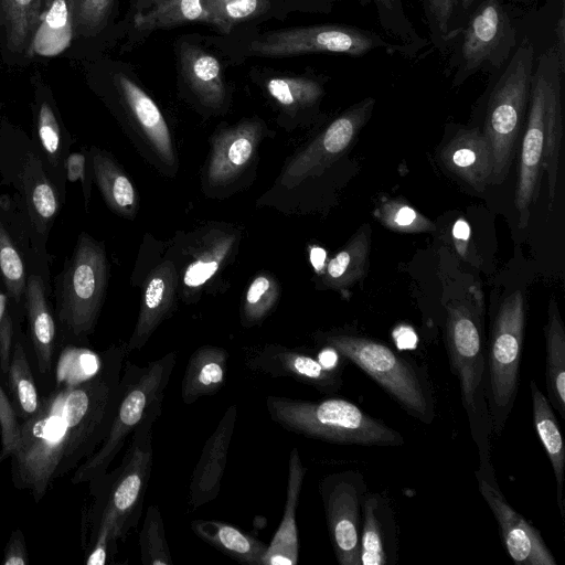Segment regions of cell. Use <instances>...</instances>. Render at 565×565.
Instances as JSON below:
<instances>
[{"label":"cell","instance_id":"cell-12","mask_svg":"<svg viewBox=\"0 0 565 565\" xmlns=\"http://www.w3.org/2000/svg\"><path fill=\"white\" fill-rule=\"evenodd\" d=\"M380 47L398 52L395 44L373 31L345 24H319L262 34L248 44L247 53L276 57L310 53L362 56Z\"/></svg>","mask_w":565,"mask_h":565},{"label":"cell","instance_id":"cell-30","mask_svg":"<svg viewBox=\"0 0 565 565\" xmlns=\"http://www.w3.org/2000/svg\"><path fill=\"white\" fill-rule=\"evenodd\" d=\"M199 21L214 24L205 0H139L134 17L136 28L147 31Z\"/></svg>","mask_w":565,"mask_h":565},{"label":"cell","instance_id":"cell-31","mask_svg":"<svg viewBox=\"0 0 565 565\" xmlns=\"http://www.w3.org/2000/svg\"><path fill=\"white\" fill-rule=\"evenodd\" d=\"M92 168L99 191L110 210L132 218L137 212V192L115 160L105 151L93 149Z\"/></svg>","mask_w":565,"mask_h":565},{"label":"cell","instance_id":"cell-55","mask_svg":"<svg viewBox=\"0 0 565 565\" xmlns=\"http://www.w3.org/2000/svg\"><path fill=\"white\" fill-rule=\"evenodd\" d=\"M310 260L317 271H321L326 263V250L320 247H313L310 252Z\"/></svg>","mask_w":565,"mask_h":565},{"label":"cell","instance_id":"cell-2","mask_svg":"<svg viewBox=\"0 0 565 565\" xmlns=\"http://www.w3.org/2000/svg\"><path fill=\"white\" fill-rule=\"evenodd\" d=\"M161 414L162 403L153 405L132 430L119 466L88 481L81 525L87 565L107 564L139 523L153 466L152 428Z\"/></svg>","mask_w":565,"mask_h":565},{"label":"cell","instance_id":"cell-32","mask_svg":"<svg viewBox=\"0 0 565 565\" xmlns=\"http://www.w3.org/2000/svg\"><path fill=\"white\" fill-rule=\"evenodd\" d=\"M74 0H44L41 22L33 36L29 53L55 56L64 52L74 35Z\"/></svg>","mask_w":565,"mask_h":565},{"label":"cell","instance_id":"cell-58","mask_svg":"<svg viewBox=\"0 0 565 565\" xmlns=\"http://www.w3.org/2000/svg\"><path fill=\"white\" fill-rule=\"evenodd\" d=\"M501 1H503V0H501ZM514 1H520V2H530V1H532V0H514Z\"/></svg>","mask_w":565,"mask_h":565},{"label":"cell","instance_id":"cell-5","mask_svg":"<svg viewBox=\"0 0 565 565\" xmlns=\"http://www.w3.org/2000/svg\"><path fill=\"white\" fill-rule=\"evenodd\" d=\"M266 409L270 419L284 429L331 444H404V438L397 430L343 398L307 401L269 395L266 397Z\"/></svg>","mask_w":565,"mask_h":565},{"label":"cell","instance_id":"cell-3","mask_svg":"<svg viewBox=\"0 0 565 565\" xmlns=\"http://www.w3.org/2000/svg\"><path fill=\"white\" fill-rule=\"evenodd\" d=\"M564 70L565 63L561 61L555 45L540 55L533 70L514 199L520 227L527 224L530 207L540 193L543 171L547 173L550 200L555 196L563 137Z\"/></svg>","mask_w":565,"mask_h":565},{"label":"cell","instance_id":"cell-27","mask_svg":"<svg viewBox=\"0 0 565 565\" xmlns=\"http://www.w3.org/2000/svg\"><path fill=\"white\" fill-rule=\"evenodd\" d=\"M192 532L228 557L248 565H262L267 545L238 527L217 520H193Z\"/></svg>","mask_w":565,"mask_h":565},{"label":"cell","instance_id":"cell-35","mask_svg":"<svg viewBox=\"0 0 565 565\" xmlns=\"http://www.w3.org/2000/svg\"><path fill=\"white\" fill-rule=\"evenodd\" d=\"M9 396L14 411L23 422L30 418L40 406L41 396L22 339L13 342V349L7 371Z\"/></svg>","mask_w":565,"mask_h":565},{"label":"cell","instance_id":"cell-50","mask_svg":"<svg viewBox=\"0 0 565 565\" xmlns=\"http://www.w3.org/2000/svg\"><path fill=\"white\" fill-rule=\"evenodd\" d=\"M13 331L10 316L4 315L0 322V367L2 373H7L12 349Z\"/></svg>","mask_w":565,"mask_h":565},{"label":"cell","instance_id":"cell-56","mask_svg":"<svg viewBox=\"0 0 565 565\" xmlns=\"http://www.w3.org/2000/svg\"><path fill=\"white\" fill-rule=\"evenodd\" d=\"M475 2L476 0H456L457 14H459V10L465 13L468 12Z\"/></svg>","mask_w":565,"mask_h":565},{"label":"cell","instance_id":"cell-51","mask_svg":"<svg viewBox=\"0 0 565 565\" xmlns=\"http://www.w3.org/2000/svg\"><path fill=\"white\" fill-rule=\"evenodd\" d=\"M85 166H86V159H85L84 154L78 153V152L71 153L66 158V161H65L67 180L71 182L81 180L83 182L85 200L87 202L89 199V195L87 193V189H86V184H85V182H86Z\"/></svg>","mask_w":565,"mask_h":565},{"label":"cell","instance_id":"cell-47","mask_svg":"<svg viewBox=\"0 0 565 565\" xmlns=\"http://www.w3.org/2000/svg\"><path fill=\"white\" fill-rule=\"evenodd\" d=\"M36 132L43 151L51 164L60 161L61 127L47 102H42L36 111Z\"/></svg>","mask_w":565,"mask_h":565},{"label":"cell","instance_id":"cell-54","mask_svg":"<svg viewBox=\"0 0 565 565\" xmlns=\"http://www.w3.org/2000/svg\"><path fill=\"white\" fill-rule=\"evenodd\" d=\"M555 33H556L555 47L559 54L561 61L563 63H565V19H564L563 10H562L558 21L556 22Z\"/></svg>","mask_w":565,"mask_h":565},{"label":"cell","instance_id":"cell-40","mask_svg":"<svg viewBox=\"0 0 565 565\" xmlns=\"http://www.w3.org/2000/svg\"><path fill=\"white\" fill-rule=\"evenodd\" d=\"M138 543L143 565H173L163 519L157 504L147 508Z\"/></svg>","mask_w":565,"mask_h":565},{"label":"cell","instance_id":"cell-20","mask_svg":"<svg viewBox=\"0 0 565 565\" xmlns=\"http://www.w3.org/2000/svg\"><path fill=\"white\" fill-rule=\"evenodd\" d=\"M178 271L171 260L159 264L146 280L141 306L127 352L142 349L170 315L178 287Z\"/></svg>","mask_w":565,"mask_h":565},{"label":"cell","instance_id":"cell-49","mask_svg":"<svg viewBox=\"0 0 565 565\" xmlns=\"http://www.w3.org/2000/svg\"><path fill=\"white\" fill-rule=\"evenodd\" d=\"M30 563L26 541L21 529H14L3 550V565H28Z\"/></svg>","mask_w":565,"mask_h":565},{"label":"cell","instance_id":"cell-11","mask_svg":"<svg viewBox=\"0 0 565 565\" xmlns=\"http://www.w3.org/2000/svg\"><path fill=\"white\" fill-rule=\"evenodd\" d=\"M458 38L460 44L451 63L452 87L462 85L480 71L498 72L518 45L515 29L501 0L481 1Z\"/></svg>","mask_w":565,"mask_h":565},{"label":"cell","instance_id":"cell-23","mask_svg":"<svg viewBox=\"0 0 565 565\" xmlns=\"http://www.w3.org/2000/svg\"><path fill=\"white\" fill-rule=\"evenodd\" d=\"M299 451L294 447L288 459L287 490L280 523L267 545L262 565H296L299 556L297 508L306 478Z\"/></svg>","mask_w":565,"mask_h":565},{"label":"cell","instance_id":"cell-38","mask_svg":"<svg viewBox=\"0 0 565 565\" xmlns=\"http://www.w3.org/2000/svg\"><path fill=\"white\" fill-rule=\"evenodd\" d=\"M234 246V236L217 234L204 244L193 262L186 267L183 284L188 288L203 286L220 269L224 259Z\"/></svg>","mask_w":565,"mask_h":565},{"label":"cell","instance_id":"cell-4","mask_svg":"<svg viewBox=\"0 0 565 565\" xmlns=\"http://www.w3.org/2000/svg\"><path fill=\"white\" fill-rule=\"evenodd\" d=\"M482 306L455 300L446 306L445 342L452 373L459 382L461 403L479 465L491 462L492 424L487 401L486 343Z\"/></svg>","mask_w":565,"mask_h":565},{"label":"cell","instance_id":"cell-16","mask_svg":"<svg viewBox=\"0 0 565 565\" xmlns=\"http://www.w3.org/2000/svg\"><path fill=\"white\" fill-rule=\"evenodd\" d=\"M246 364L259 373L290 377L327 395L338 393L343 385L340 370L328 367L305 349L267 344L247 358Z\"/></svg>","mask_w":565,"mask_h":565},{"label":"cell","instance_id":"cell-52","mask_svg":"<svg viewBox=\"0 0 565 565\" xmlns=\"http://www.w3.org/2000/svg\"><path fill=\"white\" fill-rule=\"evenodd\" d=\"M394 340L398 347L413 348L416 343V334L408 327H398L394 331Z\"/></svg>","mask_w":565,"mask_h":565},{"label":"cell","instance_id":"cell-33","mask_svg":"<svg viewBox=\"0 0 565 565\" xmlns=\"http://www.w3.org/2000/svg\"><path fill=\"white\" fill-rule=\"evenodd\" d=\"M370 228L361 226L347 245L331 258L322 284L326 288L344 291L361 280L369 267Z\"/></svg>","mask_w":565,"mask_h":565},{"label":"cell","instance_id":"cell-14","mask_svg":"<svg viewBox=\"0 0 565 565\" xmlns=\"http://www.w3.org/2000/svg\"><path fill=\"white\" fill-rule=\"evenodd\" d=\"M478 489L494 515L510 557L521 565H556V559L535 529L509 503L500 489L492 462L476 470Z\"/></svg>","mask_w":565,"mask_h":565},{"label":"cell","instance_id":"cell-43","mask_svg":"<svg viewBox=\"0 0 565 565\" xmlns=\"http://www.w3.org/2000/svg\"><path fill=\"white\" fill-rule=\"evenodd\" d=\"M0 275L9 296L19 303L26 286L24 265L18 249L1 223Z\"/></svg>","mask_w":565,"mask_h":565},{"label":"cell","instance_id":"cell-45","mask_svg":"<svg viewBox=\"0 0 565 565\" xmlns=\"http://www.w3.org/2000/svg\"><path fill=\"white\" fill-rule=\"evenodd\" d=\"M114 0H74V34L92 36L105 25L111 11Z\"/></svg>","mask_w":565,"mask_h":565},{"label":"cell","instance_id":"cell-1","mask_svg":"<svg viewBox=\"0 0 565 565\" xmlns=\"http://www.w3.org/2000/svg\"><path fill=\"white\" fill-rule=\"evenodd\" d=\"M126 345L103 352L99 370L82 382L55 381L35 414L21 422L11 479L40 502L52 484L74 471L105 439L118 401Z\"/></svg>","mask_w":565,"mask_h":565},{"label":"cell","instance_id":"cell-34","mask_svg":"<svg viewBox=\"0 0 565 565\" xmlns=\"http://www.w3.org/2000/svg\"><path fill=\"white\" fill-rule=\"evenodd\" d=\"M42 13V0H0V22L11 52L29 53Z\"/></svg>","mask_w":565,"mask_h":565},{"label":"cell","instance_id":"cell-8","mask_svg":"<svg viewBox=\"0 0 565 565\" xmlns=\"http://www.w3.org/2000/svg\"><path fill=\"white\" fill-rule=\"evenodd\" d=\"M534 53L532 42L524 38L499 70L489 94L482 132L492 154L490 184L501 183L509 172L530 100Z\"/></svg>","mask_w":565,"mask_h":565},{"label":"cell","instance_id":"cell-15","mask_svg":"<svg viewBox=\"0 0 565 565\" xmlns=\"http://www.w3.org/2000/svg\"><path fill=\"white\" fill-rule=\"evenodd\" d=\"M374 105L375 99L366 97L338 116L290 160L281 174V182L289 188L295 186L331 166L354 141L370 119Z\"/></svg>","mask_w":565,"mask_h":565},{"label":"cell","instance_id":"cell-39","mask_svg":"<svg viewBox=\"0 0 565 565\" xmlns=\"http://www.w3.org/2000/svg\"><path fill=\"white\" fill-rule=\"evenodd\" d=\"M433 45L441 53L456 41L461 28L456 0H420Z\"/></svg>","mask_w":565,"mask_h":565},{"label":"cell","instance_id":"cell-10","mask_svg":"<svg viewBox=\"0 0 565 565\" xmlns=\"http://www.w3.org/2000/svg\"><path fill=\"white\" fill-rule=\"evenodd\" d=\"M107 274L104 246L82 233L56 292L57 320L70 340L86 342L94 332L105 299Z\"/></svg>","mask_w":565,"mask_h":565},{"label":"cell","instance_id":"cell-41","mask_svg":"<svg viewBox=\"0 0 565 565\" xmlns=\"http://www.w3.org/2000/svg\"><path fill=\"white\" fill-rule=\"evenodd\" d=\"M279 299V285L269 275L262 274L250 282L241 309V322L245 328L259 324L275 308Z\"/></svg>","mask_w":565,"mask_h":565},{"label":"cell","instance_id":"cell-37","mask_svg":"<svg viewBox=\"0 0 565 565\" xmlns=\"http://www.w3.org/2000/svg\"><path fill=\"white\" fill-rule=\"evenodd\" d=\"M266 90L282 108L290 111L316 105L324 93L318 81L301 76L269 78Z\"/></svg>","mask_w":565,"mask_h":565},{"label":"cell","instance_id":"cell-9","mask_svg":"<svg viewBox=\"0 0 565 565\" xmlns=\"http://www.w3.org/2000/svg\"><path fill=\"white\" fill-rule=\"evenodd\" d=\"M525 329L524 297L521 290L500 303L490 329L487 362V401L492 435L500 436L514 407Z\"/></svg>","mask_w":565,"mask_h":565},{"label":"cell","instance_id":"cell-22","mask_svg":"<svg viewBox=\"0 0 565 565\" xmlns=\"http://www.w3.org/2000/svg\"><path fill=\"white\" fill-rule=\"evenodd\" d=\"M443 164L475 191L490 184L492 154L489 142L479 128L460 129L443 148Z\"/></svg>","mask_w":565,"mask_h":565},{"label":"cell","instance_id":"cell-21","mask_svg":"<svg viewBox=\"0 0 565 565\" xmlns=\"http://www.w3.org/2000/svg\"><path fill=\"white\" fill-rule=\"evenodd\" d=\"M360 540L361 565H393L397 559V526L388 500L365 493Z\"/></svg>","mask_w":565,"mask_h":565},{"label":"cell","instance_id":"cell-17","mask_svg":"<svg viewBox=\"0 0 565 565\" xmlns=\"http://www.w3.org/2000/svg\"><path fill=\"white\" fill-rule=\"evenodd\" d=\"M264 136L260 121L245 120L220 130L212 139V149L205 169V181L211 186L233 183L250 166Z\"/></svg>","mask_w":565,"mask_h":565},{"label":"cell","instance_id":"cell-28","mask_svg":"<svg viewBox=\"0 0 565 565\" xmlns=\"http://www.w3.org/2000/svg\"><path fill=\"white\" fill-rule=\"evenodd\" d=\"M545 337V383L547 399L565 417V329L556 300L552 297L547 308Z\"/></svg>","mask_w":565,"mask_h":565},{"label":"cell","instance_id":"cell-26","mask_svg":"<svg viewBox=\"0 0 565 565\" xmlns=\"http://www.w3.org/2000/svg\"><path fill=\"white\" fill-rule=\"evenodd\" d=\"M530 391L534 427L554 471L556 503L564 521L565 450L563 438L553 407L534 380L530 381Z\"/></svg>","mask_w":565,"mask_h":565},{"label":"cell","instance_id":"cell-53","mask_svg":"<svg viewBox=\"0 0 565 565\" xmlns=\"http://www.w3.org/2000/svg\"><path fill=\"white\" fill-rule=\"evenodd\" d=\"M452 233L455 241L459 242L456 244L457 248L463 250L470 234L469 224L465 220L459 218L454 225Z\"/></svg>","mask_w":565,"mask_h":565},{"label":"cell","instance_id":"cell-25","mask_svg":"<svg viewBox=\"0 0 565 565\" xmlns=\"http://www.w3.org/2000/svg\"><path fill=\"white\" fill-rule=\"evenodd\" d=\"M228 352L204 344L189 358L181 383V398L191 405L203 396L217 393L226 382Z\"/></svg>","mask_w":565,"mask_h":565},{"label":"cell","instance_id":"cell-7","mask_svg":"<svg viewBox=\"0 0 565 565\" xmlns=\"http://www.w3.org/2000/svg\"><path fill=\"white\" fill-rule=\"evenodd\" d=\"M177 362L174 351L139 366L127 360L119 383V395L109 430L97 449L84 460L71 478L73 484L102 476L122 449L132 433L156 404L163 403L164 393Z\"/></svg>","mask_w":565,"mask_h":565},{"label":"cell","instance_id":"cell-19","mask_svg":"<svg viewBox=\"0 0 565 565\" xmlns=\"http://www.w3.org/2000/svg\"><path fill=\"white\" fill-rule=\"evenodd\" d=\"M120 98L146 143L168 166L175 163L172 137L167 121L154 100L124 74L115 76Z\"/></svg>","mask_w":565,"mask_h":565},{"label":"cell","instance_id":"cell-13","mask_svg":"<svg viewBox=\"0 0 565 565\" xmlns=\"http://www.w3.org/2000/svg\"><path fill=\"white\" fill-rule=\"evenodd\" d=\"M327 527L335 558L340 565H361L360 540L364 477L356 470L324 476L318 486Z\"/></svg>","mask_w":565,"mask_h":565},{"label":"cell","instance_id":"cell-44","mask_svg":"<svg viewBox=\"0 0 565 565\" xmlns=\"http://www.w3.org/2000/svg\"><path fill=\"white\" fill-rule=\"evenodd\" d=\"M216 28L228 33L232 28L248 18L262 13L268 0H205Z\"/></svg>","mask_w":565,"mask_h":565},{"label":"cell","instance_id":"cell-48","mask_svg":"<svg viewBox=\"0 0 565 565\" xmlns=\"http://www.w3.org/2000/svg\"><path fill=\"white\" fill-rule=\"evenodd\" d=\"M21 422L9 394L0 384V441L3 457L9 458L19 446Z\"/></svg>","mask_w":565,"mask_h":565},{"label":"cell","instance_id":"cell-46","mask_svg":"<svg viewBox=\"0 0 565 565\" xmlns=\"http://www.w3.org/2000/svg\"><path fill=\"white\" fill-rule=\"evenodd\" d=\"M28 202L33 217L35 216V225L42 232L54 218L60 207L56 192L45 175L39 174L32 182Z\"/></svg>","mask_w":565,"mask_h":565},{"label":"cell","instance_id":"cell-29","mask_svg":"<svg viewBox=\"0 0 565 565\" xmlns=\"http://www.w3.org/2000/svg\"><path fill=\"white\" fill-rule=\"evenodd\" d=\"M183 76L200 102L210 108H220L225 99V86L218 60L195 46H183L181 53Z\"/></svg>","mask_w":565,"mask_h":565},{"label":"cell","instance_id":"cell-42","mask_svg":"<svg viewBox=\"0 0 565 565\" xmlns=\"http://www.w3.org/2000/svg\"><path fill=\"white\" fill-rule=\"evenodd\" d=\"M374 216L387 228L399 233H423L435 230V224L417 210L396 199L383 200Z\"/></svg>","mask_w":565,"mask_h":565},{"label":"cell","instance_id":"cell-36","mask_svg":"<svg viewBox=\"0 0 565 565\" xmlns=\"http://www.w3.org/2000/svg\"><path fill=\"white\" fill-rule=\"evenodd\" d=\"M361 4L373 3L384 32L397 41L399 51L406 56H416L427 44L413 26L405 13L402 0H360Z\"/></svg>","mask_w":565,"mask_h":565},{"label":"cell","instance_id":"cell-57","mask_svg":"<svg viewBox=\"0 0 565 565\" xmlns=\"http://www.w3.org/2000/svg\"><path fill=\"white\" fill-rule=\"evenodd\" d=\"M4 459H6V458L3 457L2 451H1V449H0V466H1V463H2V461H3Z\"/></svg>","mask_w":565,"mask_h":565},{"label":"cell","instance_id":"cell-18","mask_svg":"<svg viewBox=\"0 0 565 565\" xmlns=\"http://www.w3.org/2000/svg\"><path fill=\"white\" fill-rule=\"evenodd\" d=\"M236 419L237 407L231 405L202 448L189 486V505L192 511L212 502L220 494Z\"/></svg>","mask_w":565,"mask_h":565},{"label":"cell","instance_id":"cell-6","mask_svg":"<svg viewBox=\"0 0 565 565\" xmlns=\"http://www.w3.org/2000/svg\"><path fill=\"white\" fill-rule=\"evenodd\" d=\"M322 347L335 350L372 377L411 416L424 424L435 418V401L427 372L411 358L374 339L344 331L315 334Z\"/></svg>","mask_w":565,"mask_h":565},{"label":"cell","instance_id":"cell-24","mask_svg":"<svg viewBox=\"0 0 565 565\" xmlns=\"http://www.w3.org/2000/svg\"><path fill=\"white\" fill-rule=\"evenodd\" d=\"M24 296L36 370L42 377H50L54 365L56 328L39 275L29 276Z\"/></svg>","mask_w":565,"mask_h":565}]
</instances>
